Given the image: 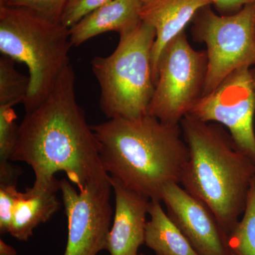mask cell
Here are the masks:
<instances>
[{"mask_svg": "<svg viewBox=\"0 0 255 255\" xmlns=\"http://www.w3.org/2000/svg\"><path fill=\"white\" fill-rule=\"evenodd\" d=\"M75 83L70 64L46 100L25 115L11 161L30 166L35 181L51 180L63 172L80 191L110 176L101 160L100 143L77 102Z\"/></svg>", "mask_w": 255, "mask_h": 255, "instance_id": "obj_1", "label": "cell"}, {"mask_svg": "<svg viewBox=\"0 0 255 255\" xmlns=\"http://www.w3.org/2000/svg\"><path fill=\"white\" fill-rule=\"evenodd\" d=\"M91 127L106 172L126 187L160 201L166 184H180L189 159L180 125H169L146 114L109 119Z\"/></svg>", "mask_w": 255, "mask_h": 255, "instance_id": "obj_2", "label": "cell"}, {"mask_svg": "<svg viewBox=\"0 0 255 255\" xmlns=\"http://www.w3.org/2000/svg\"><path fill=\"white\" fill-rule=\"evenodd\" d=\"M180 127L189 149L180 184L211 210L228 236L246 209L255 164L223 126L187 114Z\"/></svg>", "mask_w": 255, "mask_h": 255, "instance_id": "obj_3", "label": "cell"}, {"mask_svg": "<svg viewBox=\"0 0 255 255\" xmlns=\"http://www.w3.org/2000/svg\"><path fill=\"white\" fill-rule=\"evenodd\" d=\"M70 28L26 8L0 6V52L28 70L23 102L29 113L41 105L70 65Z\"/></svg>", "mask_w": 255, "mask_h": 255, "instance_id": "obj_4", "label": "cell"}, {"mask_svg": "<svg viewBox=\"0 0 255 255\" xmlns=\"http://www.w3.org/2000/svg\"><path fill=\"white\" fill-rule=\"evenodd\" d=\"M155 36V29L141 21L119 36L112 54L92 60L100 87V109L109 119L147 114L155 89L152 53Z\"/></svg>", "mask_w": 255, "mask_h": 255, "instance_id": "obj_5", "label": "cell"}, {"mask_svg": "<svg viewBox=\"0 0 255 255\" xmlns=\"http://www.w3.org/2000/svg\"><path fill=\"white\" fill-rule=\"evenodd\" d=\"M192 21L193 37L206 46L208 68L203 95L233 72L255 66V4L228 15L216 14L211 6H206Z\"/></svg>", "mask_w": 255, "mask_h": 255, "instance_id": "obj_6", "label": "cell"}, {"mask_svg": "<svg viewBox=\"0 0 255 255\" xmlns=\"http://www.w3.org/2000/svg\"><path fill=\"white\" fill-rule=\"evenodd\" d=\"M207 68L206 50L194 49L183 31L162 53L147 115L169 125H180L202 97Z\"/></svg>", "mask_w": 255, "mask_h": 255, "instance_id": "obj_7", "label": "cell"}, {"mask_svg": "<svg viewBox=\"0 0 255 255\" xmlns=\"http://www.w3.org/2000/svg\"><path fill=\"white\" fill-rule=\"evenodd\" d=\"M251 69L233 72L214 90L203 95L189 114L226 128L238 150L255 164V90Z\"/></svg>", "mask_w": 255, "mask_h": 255, "instance_id": "obj_8", "label": "cell"}, {"mask_svg": "<svg viewBox=\"0 0 255 255\" xmlns=\"http://www.w3.org/2000/svg\"><path fill=\"white\" fill-rule=\"evenodd\" d=\"M112 190L110 177L92 182L80 191L68 179L60 180V191L68 225L63 255H97L107 251L114 217Z\"/></svg>", "mask_w": 255, "mask_h": 255, "instance_id": "obj_9", "label": "cell"}, {"mask_svg": "<svg viewBox=\"0 0 255 255\" xmlns=\"http://www.w3.org/2000/svg\"><path fill=\"white\" fill-rule=\"evenodd\" d=\"M160 201L197 255H231L228 236L214 213L179 183L166 184Z\"/></svg>", "mask_w": 255, "mask_h": 255, "instance_id": "obj_10", "label": "cell"}, {"mask_svg": "<svg viewBox=\"0 0 255 255\" xmlns=\"http://www.w3.org/2000/svg\"><path fill=\"white\" fill-rule=\"evenodd\" d=\"M115 196V211L107 251L110 255H138L144 244L150 199L110 177Z\"/></svg>", "mask_w": 255, "mask_h": 255, "instance_id": "obj_11", "label": "cell"}, {"mask_svg": "<svg viewBox=\"0 0 255 255\" xmlns=\"http://www.w3.org/2000/svg\"><path fill=\"white\" fill-rule=\"evenodd\" d=\"M211 5V0H142L140 19L155 31L152 53L154 81L164 48L184 31L201 9Z\"/></svg>", "mask_w": 255, "mask_h": 255, "instance_id": "obj_12", "label": "cell"}, {"mask_svg": "<svg viewBox=\"0 0 255 255\" xmlns=\"http://www.w3.org/2000/svg\"><path fill=\"white\" fill-rule=\"evenodd\" d=\"M60 180L35 181L31 187L18 194L9 234L20 241H26L38 226L49 221L59 210L58 191Z\"/></svg>", "mask_w": 255, "mask_h": 255, "instance_id": "obj_13", "label": "cell"}, {"mask_svg": "<svg viewBox=\"0 0 255 255\" xmlns=\"http://www.w3.org/2000/svg\"><path fill=\"white\" fill-rule=\"evenodd\" d=\"M142 0H112L92 11L70 28L72 46L82 43L107 32L120 35L131 31L141 22Z\"/></svg>", "mask_w": 255, "mask_h": 255, "instance_id": "obj_14", "label": "cell"}, {"mask_svg": "<svg viewBox=\"0 0 255 255\" xmlns=\"http://www.w3.org/2000/svg\"><path fill=\"white\" fill-rule=\"evenodd\" d=\"M144 244L156 255H197L189 242L161 205L150 201Z\"/></svg>", "mask_w": 255, "mask_h": 255, "instance_id": "obj_15", "label": "cell"}, {"mask_svg": "<svg viewBox=\"0 0 255 255\" xmlns=\"http://www.w3.org/2000/svg\"><path fill=\"white\" fill-rule=\"evenodd\" d=\"M231 255H255V177L252 182L246 209L228 236Z\"/></svg>", "mask_w": 255, "mask_h": 255, "instance_id": "obj_16", "label": "cell"}, {"mask_svg": "<svg viewBox=\"0 0 255 255\" xmlns=\"http://www.w3.org/2000/svg\"><path fill=\"white\" fill-rule=\"evenodd\" d=\"M28 87V76L16 70L14 60L2 55L0 58V105L23 104Z\"/></svg>", "mask_w": 255, "mask_h": 255, "instance_id": "obj_17", "label": "cell"}, {"mask_svg": "<svg viewBox=\"0 0 255 255\" xmlns=\"http://www.w3.org/2000/svg\"><path fill=\"white\" fill-rule=\"evenodd\" d=\"M12 105H0V163L11 161L17 140L18 127Z\"/></svg>", "mask_w": 255, "mask_h": 255, "instance_id": "obj_18", "label": "cell"}, {"mask_svg": "<svg viewBox=\"0 0 255 255\" xmlns=\"http://www.w3.org/2000/svg\"><path fill=\"white\" fill-rule=\"evenodd\" d=\"M17 180L0 181V233H9L13 213L20 191Z\"/></svg>", "mask_w": 255, "mask_h": 255, "instance_id": "obj_19", "label": "cell"}, {"mask_svg": "<svg viewBox=\"0 0 255 255\" xmlns=\"http://www.w3.org/2000/svg\"><path fill=\"white\" fill-rule=\"evenodd\" d=\"M68 0H4L0 6L26 8L54 22H60L64 6Z\"/></svg>", "mask_w": 255, "mask_h": 255, "instance_id": "obj_20", "label": "cell"}, {"mask_svg": "<svg viewBox=\"0 0 255 255\" xmlns=\"http://www.w3.org/2000/svg\"><path fill=\"white\" fill-rule=\"evenodd\" d=\"M112 0H68L64 6L60 23L70 28L80 20Z\"/></svg>", "mask_w": 255, "mask_h": 255, "instance_id": "obj_21", "label": "cell"}, {"mask_svg": "<svg viewBox=\"0 0 255 255\" xmlns=\"http://www.w3.org/2000/svg\"><path fill=\"white\" fill-rule=\"evenodd\" d=\"M212 4L222 15L238 12L248 4H255V0H211Z\"/></svg>", "mask_w": 255, "mask_h": 255, "instance_id": "obj_22", "label": "cell"}, {"mask_svg": "<svg viewBox=\"0 0 255 255\" xmlns=\"http://www.w3.org/2000/svg\"><path fill=\"white\" fill-rule=\"evenodd\" d=\"M0 255H17L16 250L13 247L0 240Z\"/></svg>", "mask_w": 255, "mask_h": 255, "instance_id": "obj_23", "label": "cell"}, {"mask_svg": "<svg viewBox=\"0 0 255 255\" xmlns=\"http://www.w3.org/2000/svg\"><path fill=\"white\" fill-rule=\"evenodd\" d=\"M252 77H253V84H254L255 90V68H252L251 69Z\"/></svg>", "mask_w": 255, "mask_h": 255, "instance_id": "obj_24", "label": "cell"}, {"mask_svg": "<svg viewBox=\"0 0 255 255\" xmlns=\"http://www.w3.org/2000/svg\"><path fill=\"white\" fill-rule=\"evenodd\" d=\"M138 255H146L145 254H138Z\"/></svg>", "mask_w": 255, "mask_h": 255, "instance_id": "obj_25", "label": "cell"}, {"mask_svg": "<svg viewBox=\"0 0 255 255\" xmlns=\"http://www.w3.org/2000/svg\"></svg>", "mask_w": 255, "mask_h": 255, "instance_id": "obj_26", "label": "cell"}]
</instances>
